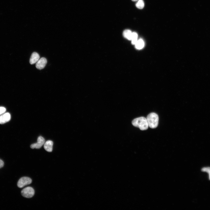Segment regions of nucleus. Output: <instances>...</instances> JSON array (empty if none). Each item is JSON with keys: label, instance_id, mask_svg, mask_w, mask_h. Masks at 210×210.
I'll return each instance as SVG.
<instances>
[{"label": "nucleus", "instance_id": "1", "mask_svg": "<svg viewBox=\"0 0 210 210\" xmlns=\"http://www.w3.org/2000/svg\"><path fill=\"white\" fill-rule=\"evenodd\" d=\"M132 124L134 126L139 127L142 130H146L148 127L147 119L144 117L134 119L132 122Z\"/></svg>", "mask_w": 210, "mask_h": 210}, {"label": "nucleus", "instance_id": "2", "mask_svg": "<svg viewBox=\"0 0 210 210\" xmlns=\"http://www.w3.org/2000/svg\"><path fill=\"white\" fill-rule=\"evenodd\" d=\"M148 126L151 128H155L158 125L159 117L157 114L155 113L149 114L146 117Z\"/></svg>", "mask_w": 210, "mask_h": 210}, {"label": "nucleus", "instance_id": "3", "mask_svg": "<svg viewBox=\"0 0 210 210\" xmlns=\"http://www.w3.org/2000/svg\"><path fill=\"white\" fill-rule=\"evenodd\" d=\"M34 189L30 187H28L24 188L21 191L22 195L26 198H30L32 197L34 194Z\"/></svg>", "mask_w": 210, "mask_h": 210}, {"label": "nucleus", "instance_id": "4", "mask_svg": "<svg viewBox=\"0 0 210 210\" xmlns=\"http://www.w3.org/2000/svg\"><path fill=\"white\" fill-rule=\"evenodd\" d=\"M32 182V180L29 177H23L19 180L17 186L19 188H22L26 185L30 184Z\"/></svg>", "mask_w": 210, "mask_h": 210}, {"label": "nucleus", "instance_id": "5", "mask_svg": "<svg viewBox=\"0 0 210 210\" xmlns=\"http://www.w3.org/2000/svg\"><path fill=\"white\" fill-rule=\"evenodd\" d=\"M45 143L44 139L42 136H39L37 139V142L36 143L32 144L30 147L32 149H39L41 148Z\"/></svg>", "mask_w": 210, "mask_h": 210}, {"label": "nucleus", "instance_id": "6", "mask_svg": "<svg viewBox=\"0 0 210 210\" xmlns=\"http://www.w3.org/2000/svg\"><path fill=\"white\" fill-rule=\"evenodd\" d=\"M47 63L46 59L43 57L38 60L36 64V67L38 69H43L46 66Z\"/></svg>", "mask_w": 210, "mask_h": 210}, {"label": "nucleus", "instance_id": "7", "mask_svg": "<svg viewBox=\"0 0 210 210\" xmlns=\"http://www.w3.org/2000/svg\"><path fill=\"white\" fill-rule=\"evenodd\" d=\"M11 118L10 114L9 113H5L0 116V124H2L9 121Z\"/></svg>", "mask_w": 210, "mask_h": 210}, {"label": "nucleus", "instance_id": "8", "mask_svg": "<svg viewBox=\"0 0 210 210\" xmlns=\"http://www.w3.org/2000/svg\"><path fill=\"white\" fill-rule=\"evenodd\" d=\"M40 59V56L38 53L36 52H33L30 57L29 62L31 64L36 63Z\"/></svg>", "mask_w": 210, "mask_h": 210}, {"label": "nucleus", "instance_id": "9", "mask_svg": "<svg viewBox=\"0 0 210 210\" xmlns=\"http://www.w3.org/2000/svg\"><path fill=\"white\" fill-rule=\"evenodd\" d=\"M44 149L48 152H51L52 150L53 142L51 140H48L44 144Z\"/></svg>", "mask_w": 210, "mask_h": 210}, {"label": "nucleus", "instance_id": "10", "mask_svg": "<svg viewBox=\"0 0 210 210\" xmlns=\"http://www.w3.org/2000/svg\"><path fill=\"white\" fill-rule=\"evenodd\" d=\"M132 33L131 31L129 29L125 30L123 32V36L129 40H131Z\"/></svg>", "mask_w": 210, "mask_h": 210}, {"label": "nucleus", "instance_id": "11", "mask_svg": "<svg viewBox=\"0 0 210 210\" xmlns=\"http://www.w3.org/2000/svg\"><path fill=\"white\" fill-rule=\"evenodd\" d=\"M144 45V42L142 39H139L138 40L136 43L135 44L136 48L138 49H141L142 48Z\"/></svg>", "mask_w": 210, "mask_h": 210}, {"label": "nucleus", "instance_id": "12", "mask_svg": "<svg viewBox=\"0 0 210 210\" xmlns=\"http://www.w3.org/2000/svg\"><path fill=\"white\" fill-rule=\"evenodd\" d=\"M137 37L138 34L136 32H133L132 33L131 40L132 44H135L138 40Z\"/></svg>", "mask_w": 210, "mask_h": 210}, {"label": "nucleus", "instance_id": "13", "mask_svg": "<svg viewBox=\"0 0 210 210\" xmlns=\"http://www.w3.org/2000/svg\"><path fill=\"white\" fill-rule=\"evenodd\" d=\"M144 4L143 0H139L136 4V6L138 8L141 9L144 7Z\"/></svg>", "mask_w": 210, "mask_h": 210}, {"label": "nucleus", "instance_id": "14", "mask_svg": "<svg viewBox=\"0 0 210 210\" xmlns=\"http://www.w3.org/2000/svg\"><path fill=\"white\" fill-rule=\"evenodd\" d=\"M201 171L203 172H206L208 173L209 174V178L210 180V167H205L203 168Z\"/></svg>", "mask_w": 210, "mask_h": 210}, {"label": "nucleus", "instance_id": "15", "mask_svg": "<svg viewBox=\"0 0 210 210\" xmlns=\"http://www.w3.org/2000/svg\"><path fill=\"white\" fill-rule=\"evenodd\" d=\"M6 111V108L4 107H0V115L4 113Z\"/></svg>", "mask_w": 210, "mask_h": 210}, {"label": "nucleus", "instance_id": "16", "mask_svg": "<svg viewBox=\"0 0 210 210\" xmlns=\"http://www.w3.org/2000/svg\"><path fill=\"white\" fill-rule=\"evenodd\" d=\"M4 165V162L1 159H0V168H1L3 167Z\"/></svg>", "mask_w": 210, "mask_h": 210}, {"label": "nucleus", "instance_id": "17", "mask_svg": "<svg viewBox=\"0 0 210 210\" xmlns=\"http://www.w3.org/2000/svg\"><path fill=\"white\" fill-rule=\"evenodd\" d=\"M137 0H132V1H137Z\"/></svg>", "mask_w": 210, "mask_h": 210}]
</instances>
